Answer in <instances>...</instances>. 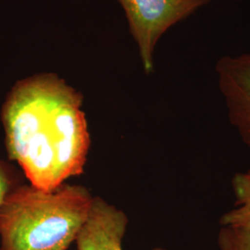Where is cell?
Wrapping results in <instances>:
<instances>
[{"instance_id":"6","label":"cell","mask_w":250,"mask_h":250,"mask_svg":"<svg viewBox=\"0 0 250 250\" xmlns=\"http://www.w3.org/2000/svg\"><path fill=\"white\" fill-rule=\"evenodd\" d=\"M231 184L234 206L222 215L220 224L250 231V169L236 172Z\"/></svg>"},{"instance_id":"1","label":"cell","mask_w":250,"mask_h":250,"mask_svg":"<svg viewBox=\"0 0 250 250\" xmlns=\"http://www.w3.org/2000/svg\"><path fill=\"white\" fill-rule=\"evenodd\" d=\"M83 95L55 73L19 81L2 106L1 121L10 161L30 185L54 190L83 173L90 135Z\"/></svg>"},{"instance_id":"7","label":"cell","mask_w":250,"mask_h":250,"mask_svg":"<svg viewBox=\"0 0 250 250\" xmlns=\"http://www.w3.org/2000/svg\"><path fill=\"white\" fill-rule=\"evenodd\" d=\"M217 245L219 250H250V231L221 226Z\"/></svg>"},{"instance_id":"3","label":"cell","mask_w":250,"mask_h":250,"mask_svg":"<svg viewBox=\"0 0 250 250\" xmlns=\"http://www.w3.org/2000/svg\"><path fill=\"white\" fill-rule=\"evenodd\" d=\"M211 0H118L138 46L145 72L154 71L155 48L170 27L194 15Z\"/></svg>"},{"instance_id":"10","label":"cell","mask_w":250,"mask_h":250,"mask_svg":"<svg viewBox=\"0 0 250 250\" xmlns=\"http://www.w3.org/2000/svg\"><path fill=\"white\" fill-rule=\"evenodd\" d=\"M236 1H237V0H236Z\"/></svg>"},{"instance_id":"8","label":"cell","mask_w":250,"mask_h":250,"mask_svg":"<svg viewBox=\"0 0 250 250\" xmlns=\"http://www.w3.org/2000/svg\"><path fill=\"white\" fill-rule=\"evenodd\" d=\"M21 183V179L14 167L0 160V207L9 192L20 186Z\"/></svg>"},{"instance_id":"4","label":"cell","mask_w":250,"mask_h":250,"mask_svg":"<svg viewBox=\"0 0 250 250\" xmlns=\"http://www.w3.org/2000/svg\"><path fill=\"white\" fill-rule=\"evenodd\" d=\"M215 72L228 121L250 150V52L222 57Z\"/></svg>"},{"instance_id":"2","label":"cell","mask_w":250,"mask_h":250,"mask_svg":"<svg viewBox=\"0 0 250 250\" xmlns=\"http://www.w3.org/2000/svg\"><path fill=\"white\" fill-rule=\"evenodd\" d=\"M87 188L20 185L0 207V250H67L89 212Z\"/></svg>"},{"instance_id":"5","label":"cell","mask_w":250,"mask_h":250,"mask_svg":"<svg viewBox=\"0 0 250 250\" xmlns=\"http://www.w3.org/2000/svg\"><path fill=\"white\" fill-rule=\"evenodd\" d=\"M128 218L124 211L94 197L75 242L78 250H123Z\"/></svg>"},{"instance_id":"9","label":"cell","mask_w":250,"mask_h":250,"mask_svg":"<svg viewBox=\"0 0 250 250\" xmlns=\"http://www.w3.org/2000/svg\"><path fill=\"white\" fill-rule=\"evenodd\" d=\"M153 250H163V249H160V248H157V249H154Z\"/></svg>"}]
</instances>
